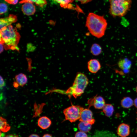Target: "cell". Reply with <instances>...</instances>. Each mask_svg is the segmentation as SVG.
Listing matches in <instances>:
<instances>
[{
  "mask_svg": "<svg viewBox=\"0 0 137 137\" xmlns=\"http://www.w3.org/2000/svg\"><path fill=\"white\" fill-rule=\"evenodd\" d=\"M107 23L103 16L90 13L87 18L85 26L93 36L98 38L105 35Z\"/></svg>",
  "mask_w": 137,
  "mask_h": 137,
  "instance_id": "1",
  "label": "cell"
},
{
  "mask_svg": "<svg viewBox=\"0 0 137 137\" xmlns=\"http://www.w3.org/2000/svg\"><path fill=\"white\" fill-rule=\"evenodd\" d=\"M20 38L19 34L11 25L0 29V42L5 48L18 50L17 45Z\"/></svg>",
  "mask_w": 137,
  "mask_h": 137,
  "instance_id": "2",
  "label": "cell"
},
{
  "mask_svg": "<svg viewBox=\"0 0 137 137\" xmlns=\"http://www.w3.org/2000/svg\"><path fill=\"white\" fill-rule=\"evenodd\" d=\"M110 14L113 17L125 15L131 7L132 0H109Z\"/></svg>",
  "mask_w": 137,
  "mask_h": 137,
  "instance_id": "3",
  "label": "cell"
},
{
  "mask_svg": "<svg viewBox=\"0 0 137 137\" xmlns=\"http://www.w3.org/2000/svg\"><path fill=\"white\" fill-rule=\"evenodd\" d=\"M88 83L89 80L86 76L82 73L78 72L72 86L68 89L66 93L76 98L84 93Z\"/></svg>",
  "mask_w": 137,
  "mask_h": 137,
  "instance_id": "4",
  "label": "cell"
},
{
  "mask_svg": "<svg viewBox=\"0 0 137 137\" xmlns=\"http://www.w3.org/2000/svg\"><path fill=\"white\" fill-rule=\"evenodd\" d=\"M84 108L78 105H72L65 109L63 113L66 120L72 123L80 118L82 112Z\"/></svg>",
  "mask_w": 137,
  "mask_h": 137,
  "instance_id": "5",
  "label": "cell"
},
{
  "mask_svg": "<svg viewBox=\"0 0 137 137\" xmlns=\"http://www.w3.org/2000/svg\"><path fill=\"white\" fill-rule=\"evenodd\" d=\"M93 116L92 112L90 109H84L82 112L79 121L86 122L92 125L95 122Z\"/></svg>",
  "mask_w": 137,
  "mask_h": 137,
  "instance_id": "6",
  "label": "cell"
},
{
  "mask_svg": "<svg viewBox=\"0 0 137 137\" xmlns=\"http://www.w3.org/2000/svg\"><path fill=\"white\" fill-rule=\"evenodd\" d=\"M88 102L89 106L93 105L95 108L97 109H102L106 104L104 99L100 96H95L90 99Z\"/></svg>",
  "mask_w": 137,
  "mask_h": 137,
  "instance_id": "7",
  "label": "cell"
},
{
  "mask_svg": "<svg viewBox=\"0 0 137 137\" xmlns=\"http://www.w3.org/2000/svg\"><path fill=\"white\" fill-rule=\"evenodd\" d=\"M17 20L16 16L13 14H10L6 18H1L0 20V29L4 27L11 25L16 22Z\"/></svg>",
  "mask_w": 137,
  "mask_h": 137,
  "instance_id": "8",
  "label": "cell"
},
{
  "mask_svg": "<svg viewBox=\"0 0 137 137\" xmlns=\"http://www.w3.org/2000/svg\"><path fill=\"white\" fill-rule=\"evenodd\" d=\"M87 66L89 71L92 73H97L101 67L99 62L96 59H91L89 60L88 62Z\"/></svg>",
  "mask_w": 137,
  "mask_h": 137,
  "instance_id": "9",
  "label": "cell"
},
{
  "mask_svg": "<svg viewBox=\"0 0 137 137\" xmlns=\"http://www.w3.org/2000/svg\"><path fill=\"white\" fill-rule=\"evenodd\" d=\"M21 9L23 13L27 15H32L36 11L35 6L33 3L31 2H27L24 3Z\"/></svg>",
  "mask_w": 137,
  "mask_h": 137,
  "instance_id": "10",
  "label": "cell"
},
{
  "mask_svg": "<svg viewBox=\"0 0 137 137\" xmlns=\"http://www.w3.org/2000/svg\"><path fill=\"white\" fill-rule=\"evenodd\" d=\"M118 134L121 137H126L130 133L129 126L126 124L122 123L118 126L117 129Z\"/></svg>",
  "mask_w": 137,
  "mask_h": 137,
  "instance_id": "11",
  "label": "cell"
},
{
  "mask_svg": "<svg viewBox=\"0 0 137 137\" xmlns=\"http://www.w3.org/2000/svg\"><path fill=\"white\" fill-rule=\"evenodd\" d=\"M51 124L52 122L50 119L46 116H42L40 117L38 122V126L43 129L48 128Z\"/></svg>",
  "mask_w": 137,
  "mask_h": 137,
  "instance_id": "12",
  "label": "cell"
},
{
  "mask_svg": "<svg viewBox=\"0 0 137 137\" xmlns=\"http://www.w3.org/2000/svg\"><path fill=\"white\" fill-rule=\"evenodd\" d=\"M119 67L123 70H128L129 69L131 66V62L128 59L125 58L120 60L118 62Z\"/></svg>",
  "mask_w": 137,
  "mask_h": 137,
  "instance_id": "13",
  "label": "cell"
},
{
  "mask_svg": "<svg viewBox=\"0 0 137 137\" xmlns=\"http://www.w3.org/2000/svg\"><path fill=\"white\" fill-rule=\"evenodd\" d=\"M16 82L19 85L22 87L26 84L28 79L26 75L25 74L21 73L16 75L15 77Z\"/></svg>",
  "mask_w": 137,
  "mask_h": 137,
  "instance_id": "14",
  "label": "cell"
},
{
  "mask_svg": "<svg viewBox=\"0 0 137 137\" xmlns=\"http://www.w3.org/2000/svg\"><path fill=\"white\" fill-rule=\"evenodd\" d=\"M0 130L1 131L7 132L10 129V126L7 122L6 120L1 116L0 118Z\"/></svg>",
  "mask_w": 137,
  "mask_h": 137,
  "instance_id": "15",
  "label": "cell"
},
{
  "mask_svg": "<svg viewBox=\"0 0 137 137\" xmlns=\"http://www.w3.org/2000/svg\"><path fill=\"white\" fill-rule=\"evenodd\" d=\"M78 127L80 131L87 132L91 130L92 125L86 122L80 121L78 124Z\"/></svg>",
  "mask_w": 137,
  "mask_h": 137,
  "instance_id": "16",
  "label": "cell"
},
{
  "mask_svg": "<svg viewBox=\"0 0 137 137\" xmlns=\"http://www.w3.org/2000/svg\"><path fill=\"white\" fill-rule=\"evenodd\" d=\"M102 111L105 115L108 117L112 115L114 111V108L111 104H106L102 109Z\"/></svg>",
  "mask_w": 137,
  "mask_h": 137,
  "instance_id": "17",
  "label": "cell"
},
{
  "mask_svg": "<svg viewBox=\"0 0 137 137\" xmlns=\"http://www.w3.org/2000/svg\"><path fill=\"white\" fill-rule=\"evenodd\" d=\"M134 104L132 99L129 97H124L122 100L121 104L122 107L125 108H128L132 106Z\"/></svg>",
  "mask_w": 137,
  "mask_h": 137,
  "instance_id": "18",
  "label": "cell"
},
{
  "mask_svg": "<svg viewBox=\"0 0 137 137\" xmlns=\"http://www.w3.org/2000/svg\"><path fill=\"white\" fill-rule=\"evenodd\" d=\"M90 52L93 55L97 56L101 53L102 48L98 44L95 43L92 44L90 48Z\"/></svg>",
  "mask_w": 137,
  "mask_h": 137,
  "instance_id": "19",
  "label": "cell"
},
{
  "mask_svg": "<svg viewBox=\"0 0 137 137\" xmlns=\"http://www.w3.org/2000/svg\"><path fill=\"white\" fill-rule=\"evenodd\" d=\"M59 3L60 6L64 8H68L72 9L73 6L70 3H72L74 0H53Z\"/></svg>",
  "mask_w": 137,
  "mask_h": 137,
  "instance_id": "20",
  "label": "cell"
},
{
  "mask_svg": "<svg viewBox=\"0 0 137 137\" xmlns=\"http://www.w3.org/2000/svg\"><path fill=\"white\" fill-rule=\"evenodd\" d=\"M27 2L35 3L37 6L40 7H43L47 4L46 0H22L19 3L23 4Z\"/></svg>",
  "mask_w": 137,
  "mask_h": 137,
  "instance_id": "21",
  "label": "cell"
},
{
  "mask_svg": "<svg viewBox=\"0 0 137 137\" xmlns=\"http://www.w3.org/2000/svg\"><path fill=\"white\" fill-rule=\"evenodd\" d=\"M0 8V14H2L7 12L8 9V7L6 4L4 3H1Z\"/></svg>",
  "mask_w": 137,
  "mask_h": 137,
  "instance_id": "22",
  "label": "cell"
},
{
  "mask_svg": "<svg viewBox=\"0 0 137 137\" xmlns=\"http://www.w3.org/2000/svg\"><path fill=\"white\" fill-rule=\"evenodd\" d=\"M75 137H88V135L85 132L80 131L76 133Z\"/></svg>",
  "mask_w": 137,
  "mask_h": 137,
  "instance_id": "23",
  "label": "cell"
},
{
  "mask_svg": "<svg viewBox=\"0 0 137 137\" xmlns=\"http://www.w3.org/2000/svg\"><path fill=\"white\" fill-rule=\"evenodd\" d=\"M7 3L15 5L18 2V0H4Z\"/></svg>",
  "mask_w": 137,
  "mask_h": 137,
  "instance_id": "24",
  "label": "cell"
},
{
  "mask_svg": "<svg viewBox=\"0 0 137 137\" xmlns=\"http://www.w3.org/2000/svg\"><path fill=\"white\" fill-rule=\"evenodd\" d=\"M0 88H3L4 85H5V82L4 81V79L3 77L1 76H0Z\"/></svg>",
  "mask_w": 137,
  "mask_h": 137,
  "instance_id": "25",
  "label": "cell"
},
{
  "mask_svg": "<svg viewBox=\"0 0 137 137\" xmlns=\"http://www.w3.org/2000/svg\"><path fill=\"white\" fill-rule=\"evenodd\" d=\"M80 2L81 4H85L91 1L92 0H75Z\"/></svg>",
  "mask_w": 137,
  "mask_h": 137,
  "instance_id": "26",
  "label": "cell"
},
{
  "mask_svg": "<svg viewBox=\"0 0 137 137\" xmlns=\"http://www.w3.org/2000/svg\"><path fill=\"white\" fill-rule=\"evenodd\" d=\"M0 53H1L4 50V46L3 44L0 42Z\"/></svg>",
  "mask_w": 137,
  "mask_h": 137,
  "instance_id": "27",
  "label": "cell"
},
{
  "mask_svg": "<svg viewBox=\"0 0 137 137\" xmlns=\"http://www.w3.org/2000/svg\"><path fill=\"white\" fill-rule=\"evenodd\" d=\"M5 137H19V136L13 134H9L6 136Z\"/></svg>",
  "mask_w": 137,
  "mask_h": 137,
  "instance_id": "28",
  "label": "cell"
},
{
  "mask_svg": "<svg viewBox=\"0 0 137 137\" xmlns=\"http://www.w3.org/2000/svg\"><path fill=\"white\" fill-rule=\"evenodd\" d=\"M29 137H40V136L37 134H32L30 135Z\"/></svg>",
  "mask_w": 137,
  "mask_h": 137,
  "instance_id": "29",
  "label": "cell"
},
{
  "mask_svg": "<svg viewBox=\"0 0 137 137\" xmlns=\"http://www.w3.org/2000/svg\"><path fill=\"white\" fill-rule=\"evenodd\" d=\"M134 104L135 107L137 108V97L134 100Z\"/></svg>",
  "mask_w": 137,
  "mask_h": 137,
  "instance_id": "30",
  "label": "cell"
},
{
  "mask_svg": "<svg viewBox=\"0 0 137 137\" xmlns=\"http://www.w3.org/2000/svg\"><path fill=\"white\" fill-rule=\"evenodd\" d=\"M42 137H52V136L50 134H44Z\"/></svg>",
  "mask_w": 137,
  "mask_h": 137,
  "instance_id": "31",
  "label": "cell"
},
{
  "mask_svg": "<svg viewBox=\"0 0 137 137\" xmlns=\"http://www.w3.org/2000/svg\"><path fill=\"white\" fill-rule=\"evenodd\" d=\"M13 86L15 88L18 87L19 85L16 82L13 83Z\"/></svg>",
  "mask_w": 137,
  "mask_h": 137,
  "instance_id": "32",
  "label": "cell"
},
{
  "mask_svg": "<svg viewBox=\"0 0 137 137\" xmlns=\"http://www.w3.org/2000/svg\"><path fill=\"white\" fill-rule=\"evenodd\" d=\"M136 92L137 93V86H136Z\"/></svg>",
  "mask_w": 137,
  "mask_h": 137,
  "instance_id": "33",
  "label": "cell"
},
{
  "mask_svg": "<svg viewBox=\"0 0 137 137\" xmlns=\"http://www.w3.org/2000/svg\"><path fill=\"white\" fill-rule=\"evenodd\" d=\"M136 113H137V112Z\"/></svg>",
  "mask_w": 137,
  "mask_h": 137,
  "instance_id": "34",
  "label": "cell"
}]
</instances>
